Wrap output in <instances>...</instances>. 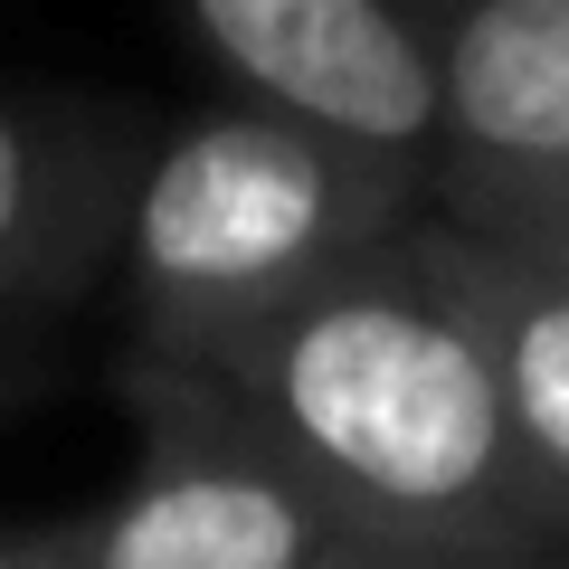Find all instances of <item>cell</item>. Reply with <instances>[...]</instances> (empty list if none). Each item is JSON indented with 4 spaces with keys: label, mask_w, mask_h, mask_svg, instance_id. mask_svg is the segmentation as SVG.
I'll return each instance as SVG.
<instances>
[{
    "label": "cell",
    "mask_w": 569,
    "mask_h": 569,
    "mask_svg": "<svg viewBox=\"0 0 569 569\" xmlns=\"http://www.w3.org/2000/svg\"><path fill=\"white\" fill-rule=\"evenodd\" d=\"M190 370H209L370 531L485 550H550L569 531L503 418L475 323L418 266L408 228Z\"/></svg>",
    "instance_id": "6da1fadb"
},
{
    "label": "cell",
    "mask_w": 569,
    "mask_h": 569,
    "mask_svg": "<svg viewBox=\"0 0 569 569\" xmlns=\"http://www.w3.org/2000/svg\"><path fill=\"white\" fill-rule=\"evenodd\" d=\"M418 181L437 171L247 96L162 133L123 200V295L142 351L200 361L238 342L399 238L418 219Z\"/></svg>",
    "instance_id": "7a4b0ae2"
},
{
    "label": "cell",
    "mask_w": 569,
    "mask_h": 569,
    "mask_svg": "<svg viewBox=\"0 0 569 569\" xmlns=\"http://www.w3.org/2000/svg\"><path fill=\"white\" fill-rule=\"evenodd\" d=\"M133 399L152 418V466L96 512L77 569H313L370 531L209 370L142 351Z\"/></svg>",
    "instance_id": "3957f363"
},
{
    "label": "cell",
    "mask_w": 569,
    "mask_h": 569,
    "mask_svg": "<svg viewBox=\"0 0 569 569\" xmlns=\"http://www.w3.org/2000/svg\"><path fill=\"white\" fill-rule=\"evenodd\" d=\"M181 20L247 104L380 142L437 171L447 86L408 0H181Z\"/></svg>",
    "instance_id": "277c9868"
},
{
    "label": "cell",
    "mask_w": 569,
    "mask_h": 569,
    "mask_svg": "<svg viewBox=\"0 0 569 569\" xmlns=\"http://www.w3.org/2000/svg\"><path fill=\"white\" fill-rule=\"evenodd\" d=\"M437 48L447 209L569 190V0H408Z\"/></svg>",
    "instance_id": "5b68a950"
},
{
    "label": "cell",
    "mask_w": 569,
    "mask_h": 569,
    "mask_svg": "<svg viewBox=\"0 0 569 569\" xmlns=\"http://www.w3.org/2000/svg\"><path fill=\"white\" fill-rule=\"evenodd\" d=\"M408 247L447 305L475 323L493 361V389H503V418L522 437L531 475L550 485V503L569 512V266L541 257L531 238H503L485 219H408Z\"/></svg>",
    "instance_id": "8992f818"
},
{
    "label": "cell",
    "mask_w": 569,
    "mask_h": 569,
    "mask_svg": "<svg viewBox=\"0 0 569 569\" xmlns=\"http://www.w3.org/2000/svg\"><path fill=\"white\" fill-rule=\"evenodd\" d=\"M560 550V541H550ZM550 550H485V541H399V531H351L313 569H541Z\"/></svg>",
    "instance_id": "52a82bcc"
},
{
    "label": "cell",
    "mask_w": 569,
    "mask_h": 569,
    "mask_svg": "<svg viewBox=\"0 0 569 569\" xmlns=\"http://www.w3.org/2000/svg\"><path fill=\"white\" fill-rule=\"evenodd\" d=\"M48 219V152L10 104H0V257H20Z\"/></svg>",
    "instance_id": "ba28073f"
},
{
    "label": "cell",
    "mask_w": 569,
    "mask_h": 569,
    "mask_svg": "<svg viewBox=\"0 0 569 569\" xmlns=\"http://www.w3.org/2000/svg\"><path fill=\"white\" fill-rule=\"evenodd\" d=\"M456 219H485L503 238H531L541 257L569 266V190H522V200H485V209H456Z\"/></svg>",
    "instance_id": "9c48e42d"
},
{
    "label": "cell",
    "mask_w": 569,
    "mask_h": 569,
    "mask_svg": "<svg viewBox=\"0 0 569 569\" xmlns=\"http://www.w3.org/2000/svg\"><path fill=\"white\" fill-rule=\"evenodd\" d=\"M0 569H77V560H0Z\"/></svg>",
    "instance_id": "30bf717a"
},
{
    "label": "cell",
    "mask_w": 569,
    "mask_h": 569,
    "mask_svg": "<svg viewBox=\"0 0 569 569\" xmlns=\"http://www.w3.org/2000/svg\"><path fill=\"white\" fill-rule=\"evenodd\" d=\"M541 569H569V541H560V550H550V560H541Z\"/></svg>",
    "instance_id": "8fae6325"
}]
</instances>
